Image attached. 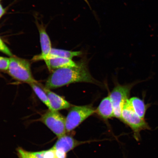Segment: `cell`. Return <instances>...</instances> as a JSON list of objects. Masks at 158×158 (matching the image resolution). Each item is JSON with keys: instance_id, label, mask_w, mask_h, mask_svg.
<instances>
[{"instance_id": "1", "label": "cell", "mask_w": 158, "mask_h": 158, "mask_svg": "<svg viewBox=\"0 0 158 158\" xmlns=\"http://www.w3.org/2000/svg\"><path fill=\"white\" fill-rule=\"evenodd\" d=\"M95 83L85 63L81 62L77 66L55 70L49 76L45 83V88L53 89L76 82Z\"/></svg>"}, {"instance_id": "2", "label": "cell", "mask_w": 158, "mask_h": 158, "mask_svg": "<svg viewBox=\"0 0 158 158\" xmlns=\"http://www.w3.org/2000/svg\"><path fill=\"white\" fill-rule=\"evenodd\" d=\"M8 73L15 80L29 84L37 83L33 78L30 64L25 59L14 56L10 57Z\"/></svg>"}, {"instance_id": "3", "label": "cell", "mask_w": 158, "mask_h": 158, "mask_svg": "<svg viewBox=\"0 0 158 158\" xmlns=\"http://www.w3.org/2000/svg\"><path fill=\"white\" fill-rule=\"evenodd\" d=\"M120 120L131 128L134 138L137 141L141 138L140 133L142 131L151 129L145 119L140 117L134 111L129 103V99L124 105Z\"/></svg>"}, {"instance_id": "4", "label": "cell", "mask_w": 158, "mask_h": 158, "mask_svg": "<svg viewBox=\"0 0 158 158\" xmlns=\"http://www.w3.org/2000/svg\"><path fill=\"white\" fill-rule=\"evenodd\" d=\"M95 112L96 110L90 106H72L66 118V132L73 131Z\"/></svg>"}, {"instance_id": "5", "label": "cell", "mask_w": 158, "mask_h": 158, "mask_svg": "<svg viewBox=\"0 0 158 158\" xmlns=\"http://www.w3.org/2000/svg\"><path fill=\"white\" fill-rule=\"evenodd\" d=\"M58 137L66 134V118L58 111L48 110L39 119Z\"/></svg>"}, {"instance_id": "6", "label": "cell", "mask_w": 158, "mask_h": 158, "mask_svg": "<svg viewBox=\"0 0 158 158\" xmlns=\"http://www.w3.org/2000/svg\"><path fill=\"white\" fill-rule=\"evenodd\" d=\"M133 85H118L109 95L113 106L114 117L121 119L122 109L129 98L130 91Z\"/></svg>"}, {"instance_id": "7", "label": "cell", "mask_w": 158, "mask_h": 158, "mask_svg": "<svg viewBox=\"0 0 158 158\" xmlns=\"http://www.w3.org/2000/svg\"><path fill=\"white\" fill-rule=\"evenodd\" d=\"M85 142L79 141L72 136L66 134L58 137L56 143L52 147L55 151H59L67 153L77 146Z\"/></svg>"}, {"instance_id": "8", "label": "cell", "mask_w": 158, "mask_h": 158, "mask_svg": "<svg viewBox=\"0 0 158 158\" xmlns=\"http://www.w3.org/2000/svg\"><path fill=\"white\" fill-rule=\"evenodd\" d=\"M44 61L49 71L74 67L77 64L72 59L52 56H49Z\"/></svg>"}, {"instance_id": "9", "label": "cell", "mask_w": 158, "mask_h": 158, "mask_svg": "<svg viewBox=\"0 0 158 158\" xmlns=\"http://www.w3.org/2000/svg\"><path fill=\"white\" fill-rule=\"evenodd\" d=\"M48 96L51 108L50 110L58 111L59 110L66 109L70 108L71 104L64 98L54 93L48 89L43 88Z\"/></svg>"}, {"instance_id": "10", "label": "cell", "mask_w": 158, "mask_h": 158, "mask_svg": "<svg viewBox=\"0 0 158 158\" xmlns=\"http://www.w3.org/2000/svg\"><path fill=\"white\" fill-rule=\"evenodd\" d=\"M41 54L35 59L45 60L50 55L52 46L50 38L44 27H39Z\"/></svg>"}, {"instance_id": "11", "label": "cell", "mask_w": 158, "mask_h": 158, "mask_svg": "<svg viewBox=\"0 0 158 158\" xmlns=\"http://www.w3.org/2000/svg\"><path fill=\"white\" fill-rule=\"evenodd\" d=\"M96 112L104 119L114 117L113 106L109 96L102 99Z\"/></svg>"}, {"instance_id": "12", "label": "cell", "mask_w": 158, "mask_h": 158, "mask_svg": "<svg viewBox=\"0 0 158 158\" xmlns=\"http://www.w3.org/2000/svg\"><path fill=\"white\" fill-rule=\"evenodd\" d=\"M129 103L134 111L138 116L145 119V115L149 106L139 98L133 97L129 99Z\"/></svg>"}, {"instance_id": "13", "label": "cell", "mask_w": 158, "mask_h": 158, "mask_svg": "<svg viewBox=\"0 0 158 158\" xmlns=\"http://www.w3.org/2000/svg\"><path fill=\"white\" fill-rule=\"evenodd\" d=\"M82 54L81 51H72L64 49L52 48L49 56H57L72 59L74 57Z\"/></svg>"}, {"instance_id": "14", "label": "cell", "mask_w": 158, "mask_h": 158, "mask_svg": "<svg viewBox=\"0 0 158 158\" xmlns=\"http://www.w3.org/2000/svg\"><path fill=\"white\" fill-rule=\"evenodd\" d=\"M29 85L40 100L48 108L49 110H50V102L48 96L43 89L39 85L38 83H32Z\"/></svg>"}, {"instance_id": "15", "label": "cell", "mask_w": 158, "mask_h": 158, "mask_svg": "<svg viewBox=\"0 0 158 158\" xmlns=\"http://www.w3.org/2000/svg\"><path fill=\"white\" fill-rule=\"evenodd\" d=\"M37 158H56L55 150L52 148L45 151L33 152Z\"/></svg>"}, {"instance_id": "16", "label": "cell", "mask_w": 158, "mask_h": 158, "mask_svg": "<svg viewBox=\"0 0 158 158\" xmlns=\"http://www.w3.org/2000/svg\"><path fill=\"white\" fill-rule=\"evenodd\" d=\"M17 152L19 158H37L33 152L26 151L21 147L17 148Z\"/></svg>"}, {"instance_id": "17", "label": "cell", "mask_w": 158, "mask_h": 158, "mask_svg": "<svg viewBox=\"0 0 158 158\" xmlns=\"http://www.w3.org/2000/svg\"><path fill=\"white\" fill-rule=\"evenodd\" d=\"M10 58L0 56V70L7 71L9 66Z\"/></svg>"}, {"instance_id": "18", "label": "cell", "mask_w": 158, "mask_h": 158, "mask_svg": "<svg viewBox=\"0 0 158 158\" xmlns=\"http://www.w3.org/2000/svg\"><path fill=\"white\" fill-rule=\"evenodd\" d=\"M0 52L10 57L13 56L12 53L2 39L0 38Z\"/></svg>"}, {"instance_id": "19", "label": "cell", "mask_w": 158, "mask_h": 158, "mask_svg": "<svg viewBox=\"0 0 158 158\" xmlns=\"http://www.w3.org/2000/svg\"><path fill=\"white\" fill-rule=\"evenodd\" d=\"M55 151L56 158H67L66 153L61 151Z\"/></svg>"}, {"instance_id": "20", "label": "cell", "mask_w": 158, "mask_h": 158, "mask_svg": "<svg viewBox=\"0 0 158 158\" xmlns=\"http://www.w3.org/2000/svg\"><path fill=\"white\" fill-rule=\"evenodd\" d=\"M5 13V10L3 8L2 5L0 3V19L4 15Z\"/></svg>"}, {"instance_id": "21", "label": "cell", "mask_w": 158, "mask_h": 158, "mask_svg": "<svg viewBox=\"0 0 158 158\" xmlns=\"http://www.w3.org/2000/svg\"><path fill=\"white\" fill-rule=\"evenodd\" d=\"M84 1L86 2L89 5V6H90L89 4V2L88 1V0H84Z\"/></svg>"}, {"instance_id": "22", "label": "cell", "mask_w": 158, "mask_h": 158, "mask_svg": "<svg viewBox=\"0 0 158 158\" xmlns=\"http://www.w3.org/2000/svg\"><path fill=\"white\" fill-rule=\"evenodd\" d=\"M0 1H1V0H0Z\"/></svg>"}]
</instances>
